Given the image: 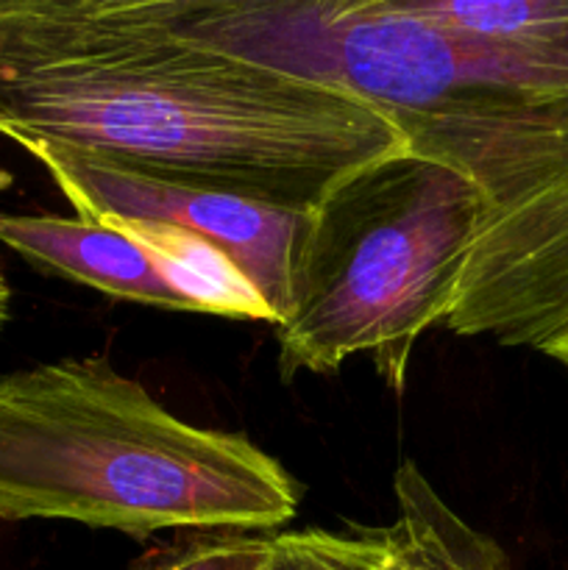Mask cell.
<instances>
[{
	"mask_svg": "<svg viewBox=\"0 0 568 570\" xmlns=\"http://www.w3.org/2000/svg\"><path fill=\"white\" fill-rule=\"evenodd\" d=\"M37 159L48 167L50 178L81 220L167 223L187 228L223 250L248 276L273 312L276 326L284 321L290 309L295 248L306 226V212L156 181L53 150L37 154Z\"/></svg>",
	"mask_w": 568,
	"mask_h": 570,
	"instance_id": "5",
	"label": "cell"
},
{
	"mask_svg": "<svg viewBox=\"0 0 568 570\" xmlns=\"http://www.w3.org/2000/svg\"><path fill=\"white\" fill-rule=\"evenodd\" d=\"M304 488L245 434L167 412L109 360H61L0 379V518L76 521L134 540L278 532Z\"/></svg>",
	"mask_w": 568,
	"mask_h": 570,
	"instance_id": "3",
	"label": "cell"
},
{
	"mask_svg": "<svg viewBox=\"0 0 568 570\" xmlns=\"http://www.w3.org/2000/svg\"><path fill=\"white\" fill-rule=\"evenodd\" d=\"M6 315H9V287H6V278L0 273V326H3Z\"/></svg>",
	"mask_w": 568,
	"mask_h": 570,
	"instance_id": "12",
	"label": "cell"
},
{
	"mask_svg": "<svg viewBox=\"0 0 568 570\" xmlns=\"http://www.w3.org/2000/svg\"><path fill=\"white\" fill-rule=\"evenodd\" d=\"M170 17L360 95L482 189L449 332L535 351L568 334V0H173Z\"/></svg>",
	"mask_w": 568,
	"mask_h": 570,
	"instance_id": "1",
	"label": "cell"
},
{
	"mask_svg": "<svg viewBox=\"0 0 568 570\" xmlns=\"http://www.w3.org/2000/svg\"><path fill=\"white\" fill-rule=\"evenodd\" d=\"M395 521L373 529L379 570H512L490 534L457 515L415 462L393 476Z\"/></svg>",
	"mask_w": 568,
	"mask_h": 570,
	"instance_id": "7",
	"label": "cell"
},
{
	"mask_svg": "<svg viewBox=\"0 0 568 570\" xmlns=\"http://www.w3.org/2000/svg\"><path fill=\"white\" fill-rule=\"evenodd\" d=\"M137 239L148 254L161 262L167 282L193 304L200 315L234 317V321H273L265 298L256 293L243 271L223 250L187 228L167 223L100 220Z\"/></svg>",
	"mask_w": 568,
	"mask_h": 570,
	"instance_id": "8",
	"label": "cell"
},
{
	"mask_svg": "<svg viewBox=\"0 0 568 570\" xmlns=\"http://www.w3.org/2000/svg\"><path fill=\"white\" fill-rule=\"evenodd\" d=\"M273 534L237 529L189 532L176 543L145 551L131 570H262L271 557Z\"/></svg>",
	"mask_w": 568,
	"mask_h": 570,
	"instance_id": "9",
	"label": "cell"
},
{
	"mask_svg": "<svg viewBox=\"0 0 568 570\" xmlns=\"http://www.w3.org/2000/svg\"><path fill=\"white\" fill-rule=\"evenodd\" d=\"M0 243L17 250L37 271L87 284L111 298L195 312L193 304L167 282L161 262L137 239L106 223L0 212Z\"/></svg>",
	"mask_w": 568,
	"mask_h": 570,
	"instance_id": "6",
	"label": "cell"
},
{
	"mask_svg": "<svg viewBox=\"0 0 568 570\" xmlns=\"http://www.w3.org/2000/svg\"><path fill=\"white\" fill-rule=\"evenodd\" d=\"M0 134L295 212L410 148L345 87L176 31L165 0H0Z\"/></svg>",
	"mask_w": 568,
	"mask_h": 570,
	"instance_id": "2",
	"label": "cell"
},
{
	"mask_svg": "<svg viewBox=\"0 0 568 570\" xmlns=\"http://www.w3.org/2000/svg\"><path fill=\"white\" fill-rule=\"evenodd\" d=\"M484 195L466 173L404 148L340 178L306 212L276 326L278 373H337L368 354L393 393L412 351L451 312L482 234Z\"/></svg>",
	"mask_w": 568,
	"mask_h": 570,
	"instance_id": "4",
	"label": "cell"
},
{
	"mask_svg": "<svg viewBox=\"0 0 568 570\" xmlns=\"http://www.w3.org/2000/svg\"><path fill=\"white\" fill-rule=\"evenodd\" d=\"M540 354L551 356V360L560 362L562 367H568V334H562L560 340H555V343H551V345H546V348L540 351Z\"/></svg>",
	"mask_w": 568,
	"mask_h": 570,
	"instance_id": "11",
	"label": "cell"
},
{
	"mask_svg": "<svg viewBox=\"0 0 568 570\" xmlns=\"http://www.w3.org/2000/svg\"><path fill=\"white\" fill-rule=\"evenodd\" d=\"M262 570H379V546L373 529L362 527H351L349 532H276Z\"/></svg>",
	"mask_w": 568,
	"mask_h": 570,
	"instance_id": "10",
	"label": "cell"
}]
</instances>
